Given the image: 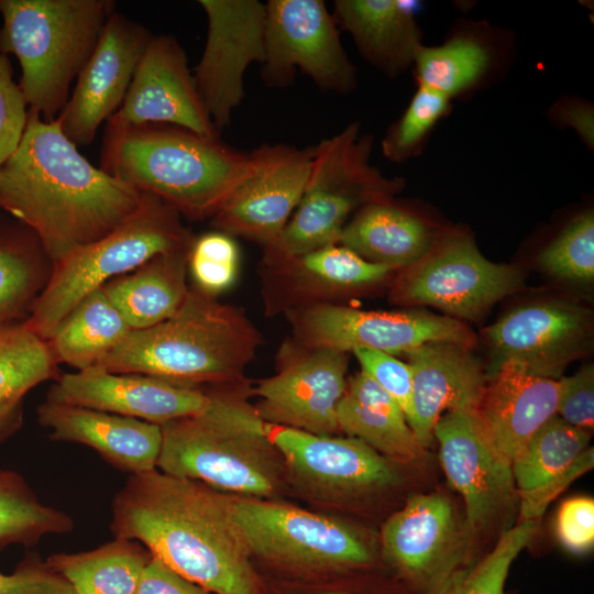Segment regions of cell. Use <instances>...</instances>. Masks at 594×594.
<instances>
[{
    "instance_id": "cell-47",
    "label": "cell",
    "mask_w": 594,
    "mask_h": 594,
    "mask_svg": "<svg viewBox=\"0 0 594 594\" xmlns=\"http://www.w3.org/2000/svg\"><path fill=\"white\" fill-rule=\"evenodd\" d=\"M594 450L587 448L574 462L561 473L552 476L540 486L520 496V521L539 520L550 503L561 494L573 481L593 468Z\"/></svg>"
},
{
    "instance_id": "cell-31",
    "label": "cell",
    "mask_w": 594,
    "mask_h": 594,
    "mask_svg": "<svg viewBox=\"0 0 594 594\" xmlns=\"http://www.w3.org/2000/svg\"><path fill=\"white\" fill-rule=\"evenodd\" d=\"M53 264L25 224L0 212V324L22 322L47 283Z\"/></svg>"
},
{
    "instance_id": "cell-3",
    "label": "cell",
    "mask_w": 594,
    "mask_h": 594,
    "mask_svg": "<svg viewBox=\"0 0 594 594\" xmlns=\"http://www.w3.org/2000/svg\"><path fill=\"white\" fill-rule=\"evenodd\" d=\"M251 165L250 153L219 135L168 124H106L100 152L102 170L193 220L213 217Z\"/></svg>"
},
{
    "instance_id": "cell-43",
    "label": "cell",
    "mask_w": 594,
    "mask_h": 594,
    "mask_svg": "<svg viewBox=\"0 0 594 594\" xmlns=\"http://www.w3.org/2000/svg\"><path fill=\"white\" fill-rule=\"evenodd\" d=\"M353 353L362 371L399 405L409 425L413 418V376L409 365L381 351L359 349Z\"/></svg>"
},
{
    "instance_id": "cell-34",
    "label": "cell",
    "mask_w": 594,
    "mask_h": 594,
    "mask_svg": "<svg viewBox=\"0 0 594 594\" xmlns=\"http://www.w3.org/2000/svg\"><path fill=\"white\" fill-rule=\"evenodd\" d=\"M590 431L557 414L541 425L512 462L519 493L531 491L569 468L588 448Z\"/></svg>"
},
{
    "instance_id": "cell-27",
    "label": "cell",
    "mask_w": 594,
    "mask_h": 594,
    "mask_svg": "<svg viewBox=\"0 0 594 594\" xmlns=\"http://www.w3.org/2000/svg\"><path fill=\"white\" fill-rule=\"evenodd\" d=\"M190 246L155 255L101 287L132 330L158 324L180 308L189 290L186 268Z\"/></svg>"
},
{
    "instance_id": "cell-6",
    "label": "cell",
    "mask_w": 594,
    "mask_h": 594,
    "mask_svg": "<svg viewBox=\"0 0 594 594\" xmlns=\"http://www.w3.org/2000/svg\"><path fill=\"white\" fill-rule=\"evenodd\" d=\"M114 8L111 0H0V50L19 61L29 110L57 119Z\"/></svg>"
},
{
    "instance_id": "cell-13",
    "label": "cell",
    "mask_w": 594,
    "mask_h": 594,
    "mask_svg": "<svg viewBox=\"0 0 594 594\" xmlns=\"http://www.w3.org/2000/svg\"><path fill=\"white\" fill-rule=\"evenodd\" d=\"M207 18L204 52L193 70L202 105L219 133L244 98V75L265 55V3L199 0Z\"/></svg>"
},
{
    "instance_id": "cell-45",
    "label": "cell",
    "mask_w": 594,
    "mask_h": 594,
    "mask_svg": "<svg viewBox=\"0 0 594 594\" xmlns=\"http://www.w3.org/2000/svg\"><path fill=\"white\" fill-rule=\"evenodd\" d=\"M557 415L568 424L590 431L594 427V367L586 365L569 377H560Z\"/></svg>"
},
{
    "instance_id": "cell-44",
    "label": "cell",
    "mask_w": 594,
    "mask_h": 594,
    "mask_svg": "<svg viewBox=\"0 0 594 594\" xmlns=\"http://www.w3.org/2000/svg\"><path fill=\"white\" fill-rule=\"evenodd\" d=\"M0 594H76L72 585L36 554L26 556L12 573L0 572Z\"/></svg>"
},
{
    "instance_id": "cell-38",
    "label": "cell",
    "mask_w": 594,
    "mask_h": 594,
    "mask_svg": "<svg viewBox=\"0 0 594 594\" xmlns=\"http://www.w3.org/2000/svg\"><path fill=\"white\" fill-rule=\"evenodd\" d=\"M539 265L550 275L578 284L594 278V216L585 211L574 218L540 253Z\"/></svg>"
},
{
    "instance_id": "cell-33",
    "label": "cell",
    "mask_w": 594,
    "mask_h": 594,
    "mask_svg": "<svg viewBox=\"0 0 594 594\" xmlns=\"http://www.w3.org/2000/svg\"><path fill=\"white\" fill-rule=\"evenodd\" d=\"M73 529V519L42 504L20 473L0 469V551L12 544L32 547L45 535Z\"/></svg>"
},
{
    "instance_id": "cell-28",
    "label": "cell",
    "mask_w": 594,
    "mask_h": 594,
    "mask_svg": "<svg viewBox=\"0 0 594 594\" xmlns=\"http://www.w3.org/2000/svg\"><path fill=\"white\" fill-rule=\"evenodd\" d=\"M339 243L366 261L397 270L424 257L436 239L422 219L388 200L359 210Z\"/></svg>"
},
{
    "instance_id": "cell-39",
    "label": "cell",
    "mask_w": 594,
    "mask_h": 594,
    "mask_svg": "<svg viewBox=\"0 0 594 594\" xmlns=\"http://www.w3.org/2000/svg\"><path fill=\"white\" fill-rule=\"evenodd\" d=\"M289 263L298 264L304 275L316 283L336 288L372 285L386 278L396 270L388 265L366 261L342 244L327 245Z\"/></svg>"
},
{
    "instance_id": "cell-11",
    "label": "cell",
    "mask_w": 594,
    "mask_h": 594,
    "mask_svg": "<svg viewBox=\"0 0 594 594\" xmlns=\"http://www.w3.org/2000/svg\"><path fill=\"white\" fill-rule=\"evenodd\" d=\"M265 8L261 77L266 86H290L298 69L324 92L349 94L354 89L355 68L322 0H270Z\"/></svg>"
},
{
    "instance_id": "cell-37",
    "label": "cell",
    "mask_w": 594,
    "mask_h": 594,
    "mask_svg": "<svg viewBox=\"0 0 594 594\" xmlns=\"http://www.w3.org/2000/svg\"><path fill=\"white\" fill-rule=\"evenodd\" d=\"M537 529V520L520 521L507 529L490 553L457 573L436 594H506L510 566Z\"/></svg>"
},
{
    "instance_id": "cell-5",
    "label": "cell",
    "mask_w": 594,
    "mask_h": 594,
    "mask_svg": "<svg viewBox=\"0 0 594 594\" xmlns=\"http://www.w3.org/2000/svg\"><path fill=\"white\" fill-rule=\"evenodd\" d=\"M205 411L161 426V472L242 495L273 496L283 459L255 408L230 395L210 394Z\"/></svg>"
},
{
    "instance_id": "cell-7",
    "label": "cell",
    "mask_w": 594,
    "mask_h": 594,
    "mask_svg": "<svg viewBox=\"0 0 594 594\" xmlns=\"http://www.w3.org/2000/svg\"><path fill=\"white\" fill-rule=\"evenodd\" d=\"M372 136L362 133L358 122L312 147L305 193L283 232L265 248L268 262L287 264L338 244L355 209L391 200L403 182L372 164Z\"/></svg>"
},
{
    "instance_id": "cell-23",
    "label": "cell",
    "mask_w": 594,
    "mask_h": 594,
    "mask_svg": "<svg viewBox=\"0 0 594 594\" xmlns=\"http://www.w3.org/2000/svg\"><path fill=\"white\" fill-rule=\"evenodd\" d=\"M471 348L436 342L406 354L413 376V418L409 427L420 447L433 440L438 419L450 410L476 409L487 383Z\"/></svg>"
},
{
    "instance_id": "cell-4",
    "label": "cell",
    "mask_w": 594,
    "mask_h": 594,
    "mask_svg": "<svg viewBox=\"0 0 594 594\" xmlns=\"http://www.w3.org/2000/svg\"><path fill=\"white\" fill-rule=\"evenodd\" d=\"M260 342L244 314L194 287L172 317L132 330L96 366L197 387L239 378Z\"/></svg>"
},
{
    "instance_id": "cell-24",
    "label": "cell",
    "mask_w": 594,
    "mask_h": 594,
    "mask_svg": "<svg viewBox=\"0 0 594 594\" xmlns=\"http://www.w3.org/2000/svg\"><path fill=\"white\" fill-rule=\"evenodd\" d=\"M559 380L532 375L513 363L487 375L475 414L494 450L512 464L529 438L557 414Z\"/></svg>"
},
{
    "instance_id": "cell-42",
    "label": "cell",
    "mask_w": 594,
    "mask_h": 594,
    "mask_svg": "<svg viewBox=\"0 0 594 594\" xmlns=\"http://www.w3.org/2000/svg\"><path fill=\"white\" fill-rule=\"evenodd\" d=\"M28 111L23 92L13 79L10 59L0 50V169L22 140Z\"/></svg>"
},
{
    "instance_id": "cell-29",
    "label": "cell",
    "mask_w": 594,
    "mask_h": 594,
    "mask_svg": "<svg viewBox=\"0 0 594 594\" xmlns=\"http://www.w3.org/2000/svg\"><path fill=\"white\" fill-rule=\"evenodd\" d=\"M337 420L339 430L378 453L404 461L421 453L399 405L363 371L346 383L337 406Z\"/></svg>"
},
{
    "instance_id": "cell-32",
    "label": "cell",
    "mask_w": 594,
    "mask_h": 594,
    "mask_svg": "<svg viewBox=\"0 0 594 594\" xmlns=\"http://www.w3.org/2000/svg\"><path fill=\"white\" fill-rule=\"evenodd\" d=\"M151 558L139 541L114 538L90 551L54 553L45 562L76 594H135L142 570Z\"/></svg>"
},
{
    "instance_id": "cell-35",
    "label": "cell",
    "mask_w": 594,
    "mask_h": 594,
    "mask_svg": "<svg viewBox=\"0 0 594 594\" xmlns=\"http://www.w3.org/2000/svg\"><path fill=\"white\" fill-rule=\"evenodd\" d=\"M53 377H58V370L48 343L23 321L0 324V400L24 398Z\"/></svg>"
},
{
    "instance_id": "cell-19",
    "label": "cell",
    "mask_w": 594,
    "mask_h": 594,
    "mask_svg": "<svg viewBox=\"0 0 594 594\" xmlns=\"http://www.w3.org/2000/svg\"><path fill=\"white\" fill-rule=\"evenodd\" d=\"M440 460L450 483L465 503V530H484L513 501L512 464L484 435L474 409L443 414L433 429Z\"/></svg>"
},
{
    "instance_id": "cell-25",
    "label": "cell",
    "mask_w": 594,
    "mask_h": 594,
    "mask_svg": "<svg viewBox=\"0 0 594 594\" xmlns=\"http://www.w3.org/2000/svg\"><path fill=\"white\" fill-rule=\"evenodd\" d=\"M37 421L50 439L96 450L111 465L131 474L156 469L162 447L160 425L141 419L45 400Z\"/></svg>"
},
{
    "instance_id": "cell-40",
    "label": "cell",
    "mask_w": 594,
    "mask_h": 594,
    "mask_svg": "<svg viewBox=\"0 0 594 594\" xmlns=\"http://www.w3.org/2000/svg\"><path fill=\"white\" fill-rule=\"evenodd\" d=\"M449 101L447 97L418 86L405 112L382 141L384 156L402 162L415 155L436 122L447 112Z\"/></svg>"
},
{
    "instance_id": "cell-14",
    "label": "cell",
    "mask_w": 594,
    "mask_h": 594,
    "mask_svg": "<svg viewBox=\"0 0 594 594\" xmlns=\"http://www.w3.org/2000/svg\"><path fill=\"white\" fill-rule=\"evenodd\" d=\"M297 331L311 349L345 353L365 349L393 355L436 342L468 348L475 344V336L466 324L449 316L426 311H365L337 305H315L300 314Z\"/></svg>"
},
{
    "instance_id": "cell-10",
    "label": "cell",
    "mask_w": 594,
    "mask_h": 594,
    "mask_svg": "<svg viewBox=\"0 0 594 594\" xmlns=\"http://www.w3.org/2000/svg\"><path fill=\"white\" fill-rule=\"evenodd\" d=\"M522 280L517 267L494 263L471 238L451 234L404 267L393 298L405 305L431 306L455 319H475L520 289Z\"/></svg>"
},
{
    "instance_id": "cell-51",
    "label": "cell",
    "mask_w": 594,
    "mask_h": 594,
    "mask_svg": "<svg viewBox=\"0 0 594 594\" xmlns=\"http://www.w3.org/2000/svg\"><path fill=\"white\" fill-rule=\"evenodd\" d=\"M23 417V398L0 400V443L22 428Z\"/></svg>"
},
{
    "instance_id": "cell-30",
    "label": "cell",
    "mask_w": 594,
    "mask_h": 594,
    "mask_svg": "<svg viewBox=\"0 0 594 594\" xmlns=\"http://www.w3.org/2000/svg\"><path fill=\"white\" fill-rule=\"evenodd\" d=\"M132 331L102 288L86 296L47 340L58 363L77 371L96 366Z\"/></svg>"
},
{
    "instance_id": "cell-36",
    "label": "cell",
    "mask_w": 594,
    "mask_h": 594,
    "mask_svg": "<svg viewBox=\"0 0 594 594\" xmlns=\"http://www.w3.org/2000/svg\"><path fill=\"white\" fill-rule=\"evenodd\" d=\"M414 64L418 86L448 99L472 86L488 64L486 50L469 37H457L440 46H421Z\"/></svg>"
},
{
    "instance_id": "cell-9",
    "label": "cell",
    "mask_w": 594,
    "mask_h": 594,
    "mask_svg": "<svg viewBox=\"0 0 594 594\" xmlns=\"http://www.w3.org/2000/svg\"><path fill=\"white\" fill-rule=\"evenodd\" d=\"M230 498L252 557L286 579L362 572L374 565L369 546L338 520L262 498Z\"/></svg>"
},
{
    "instance_id": "cell-48",
    "label": "cell",
    "mask_w": 594,
    "mask_h": 594,
    "mask_svg": "<svg viewBox=\"0 0 594 594\" xmlns=\"http://www.w3.org/2000/svg\"><path fill=\"white\" fill-rule=\"evenodd\" d=\"M356 572L307 579H284L268 583L267 594H384L373 592V585L358 582ZM385 594H391L385 593ZM402 594H410L405 590Z\"/></svg>"
},
{
    "instance_id": "cell-17",
    "label": "cell",
    "mask_w": 594,
    "mask_h": 594,
    "mask_svg": "<svg viewBox=\"0 0 594 594\" xmlns=\"http://www.w3.org/2000/svg\"><path fill=\"white\" fill-rule=\"evenodd\" d=\"M152 36L144 25L122 13L114 11L109 16L57 117L63 133L77 147L89 145L101 123L118 111Z\"/></svg>"
},
{
    "instance_id": "cell-2",
    "label": "cell",
    "mask_w": 594,
    "mask_h": 594,
    "mask_svg": "<svg viewBox=\"0 0 594 594\" xmlns=\"http://www.w3.org/2000/svg\"><path fill=\"white\" fill-rule=\"evenodd\" d=\"M141 198L86 160L57 119L45 121L32 110L0 169V209L36 234L53 263L112 231Z\"/></svg>"
},
{
    "instance_id": "cell-16",
    "label": "cell",
    "mask_w": 594,
    "mask_h": 594,
    "mask_svg": "<svg viewBox=\"0 0 594 594\" xmlns=\"http://www.w3.org/2000/svg\"><path fill=\"white\" fill-rule=\"evenodd\" d=\"M588 310L565 301H544L518 307L485 330L493 352L490 374L503 363L559 380L566 366L592 345Z\"/></svg>"
},
{
    "instance_id": "cell-20",
    "label": "cell",
    "mask_w": 594,
    "mask_h": 594,
    "mask_svg": "<svg viewBox=\"0 0 594 594\" xmlns=\"http://www.w3.org/2000/svg\"><path fill=\"white\" fill-rule=\"evenodd\" d=\"M46 400L79 406L164 425L206 410L211 395L135 373H111L92 366L59 375Z\"/></svg>"
},
{
    "instance_id": "cell-46",
    "label": "cell",
    "mask_w": 594,
    "mask_h": 594,
    "mask_svg": "<svg viewBox=\"0 0 594 594\" xmlns=\"http://www.w3.org/2000/svg\"><path fill=\"white\" fill-rule=\"evenodd\" d=\"M556 532L570 552L590 551L594 544V501L583 496L565 501L557 515Z\"/></svg>"
},
{
    "instance_id": "cell-49",
    "label": "cell",
    "mask_w": 594,
    "mask_h": 594,
    "mask_svg": "<svg viewBox=\"0 0 594 594\" xmlns=\"http://www.w3.org/2000/svg\"><path fill=\"white\" fill-rule=\"evenodd\" d=\"M135 594H211L152 556L139 579Z\"/></svg>"
},
{
    "instance_id": "cell-8",
    "label": "cell",
    "mask_w": 594,
    "mask_h": 594,
    "mask_svg": "<svg viewBox=\"0 0 594 594\" xmlns=\"http://www.w3.org/2000/svg\"><path fill=\"white\" fill-rule=\"evenodd\" d=\"M193 241L174 208L142 194L139 207L112 231L53 263L47 283L23 323L47 342L90 293L155 255L189 248Z\"/></svg>"
},
{
    "instance_id": "cell-26",
    "label": "cell",
    "mask_w": 594,
    "mask_h": 594,
    "mask_svg": "<svg viewBox=\"0 0 594 594\" xmlns=\"http://www.w3.org/2000/svg\"><path fill=\"white\" fill-rule=\"evenodd\" d=\"M414 7L404 0H336L332 16L366 61L397 76L414 64L422 46Z\"/></svg>"
},
{
    "instance_id": "cell-15",
    "label": "cell",
    "mask_w": 594,
    "mask_h": 594,
    "mask_svg": "<svg viewBox=\"0 0 594 594\" xmlns=\"http://www.w3.org/2000/svg\"><path fill=\"white\" fill-rule=\"evenodd\" d=\"M249 175L212 217L218 231L265 248L276 241L305 193L312 147L276 143L250 152Z\"/></svg>"
},
{
    "instance_id": "cell-50",
    "label": "cell",
    "mask_w": 594,
    "mask_h": 594,
    "mask_svg": "<svg viewBox=\"0 0 594 594\" xmlns=\"http://www.w3.org/2000/svg\"><path fill=\"white\" fill-rule=\"evenodd\" d=\"M557 117L560 121L573 128L588 144H593L594 120L593 110L590 106L572 102L564 103L557 108Z\"/></svg>"
},
{
    "instance_id": "cell-1",
    "label": "cell",
    "mask_w": 594,
    "mask_h": 594,
    "mask_svg": "<svg viewBox=\"0 0 594 594\" xmlns=\"http://www.w3.org/2000/svg\"><path fill=\"white\" fill-rule=\"evenodd\" d=\"M114 538L153 557L211 594H267L231 510L212 487L156 469L131 474L112 501Z\"/></svg>"
},
{
    "instance_id": "cell-21",
    "label": "cell",
    "mask_w": 594,
    "mask_h": 594,
    "mask_svg": "<svg viewBox=\"0 0 594 594\" xmlns=\"http://www.w3.org/2000/svg\"><path fill=\"white\" fill-rule=\"evenodd\" d=\"M346 366L345 352L312 349L260 382L257 415L267 424L331 436L339 430L337 406L346 388Z\"/></svg>"
},
{
    "instance_id": "cell-12",
    "label": "cell",
    "mask_w": 594,
    "mask_h": 594,
    "mask_svg": "<svg viewBox=\"0 0 594 594\" xmlns=\"http://www.w3.org/2000/svg\"><path fill=\"white\" fill-rule=\"evenodd\" d=\"M454 508L440 494L415 495L385 522V559L410 594H436L471 562Z\"/></svg>"
},
{
    "instance_id": "cell-22",
    "label": "cell",
    "mask_w": 594,
    "mask_h": 594,
    "mask_svg": "<svg viewBox=\"0 0 594 594\" xmlns=\"http://www.w3.org/2000/svg\"><path fill=\"white\" fill-rule=\"evenodd\" d=\"M283 462L302 481L323 491L363 492L397 482V473L360 439L315 435L266 422Z\"/></svg>"
},
{
    "instance_id": "cell-18",
    "label": "cell",
    "mask_w": 594,
    "mask_h": 594,
    "mask_svg": "<svg viewBox=\"0 0 594 594\" xmlns=\"http://www.w3.org/2000/svg\"><path fill=\"white\" fill-rule=\"evenodd\" d=\"M107 124H168L219 135L197 91L185 50L166 34H153L122 105Z\"/></svg>"
},
{
    "instance_id": "cell-41",
    "label": "cell",
    "mask_w": 594,
    "mask_h": 594,
    "mask_svg": "<svg viewBox=\"0 0 594 594\" xmlns=\"http://www.w3.org/2000/svg\"><path fill=\"white\" fill-rule=\"evenodd\" d=\"M188 267L202 292L215 295L230 288L239 271V249L233 237L215 231L194 238Z\"/></svg>"
}]
</instances>
